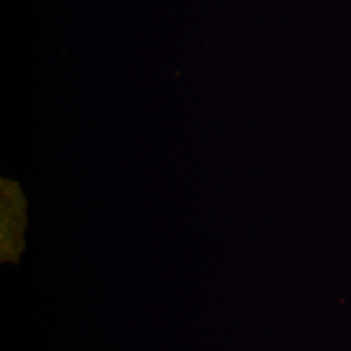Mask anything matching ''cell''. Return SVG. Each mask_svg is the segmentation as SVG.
Instances as JSON below:
<instances>
[{
    "label": "cell",
    "instance_id": "cell-1",
    "mask_svg": "<svg viewBox=\"0 0 351 351\" xmlns=\"http://www.w3.org/2000/svg\"><path fill=\"white\" fill-rule=\"evenodd\" d=\"M1 263H19L25 250V232L27 226V201L20 184L10 178H1Z\"/></svg>",
    "mask_w": 351,
    "mask_h": 351
}]
</instances>
